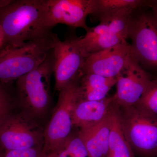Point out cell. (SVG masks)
Listing matches in <instances>:
<instances>
[{
    "mask_svg": "<svg viewBox=\"0 0 157 157\" xmlns=\"http://www.w3.org/2000/svg\"><path fill=\"white\" fill-rule=\"evenodd\" d=\"M47 9V0H11L0 9L4 45L18 47L51 33L46 25Z\"/></svg>",
    "mask_w": 157,
    "mask_h": 157,
    "instance_id": "cell-1",
    "label": "cell"
},
{
    "mask_svg": "<svg viewBox=\"0 0 157 157\" xmlns=\"http://www.w3.org/2000/svg\"><path fill=\"white\" fill-rule=\"evenodd\" d=\"M52 49L38 67L15 81L17 109L43 124L52 102V76L53 74Z\"/></svg>",
    "mask_w": 157,
    "mask_h": 157,
    "instance_id": "cell-2",
    "label": "cell"
},
{
    "mask_svg": "<svg viewBox=\"0 0 157 157\" xmlns=\"http://www.w3.org/2000/svg\"><path fill=\"white\" fill-rule=\"evenodd\" d=\"M56 34L14 47L4 45L0 49V82L13 83L39 67L53 49Z\"/></svg>",
    "mask_w": 157,
    "mask_h": 157,
    "instance_id": "cell-3",
    "label": "cell"
},
{
    "mask_svg": "<svg viewBox=\"0 0 157 157\" xmlns=\"http://www.w3.org/2000/svg\"><path fill=\"white\" fill-rule=\"evenodd\" d=\"M119 108L124 134L132 150L144 157L157 156V117L137 105Z\"/></svg>",
    "mask_w": 157,
    "mask_h": 157,
    "instance_id": "cell-4",
    "label": "cell"
},
{
    "mask_svg": "<svg viewBox=\"0 0 157 157\" xmlns=\"http://www.w3.org/2000/svg\"><path fill=\"white\" fill-rule=\"evenodd\" d=\"M80 76L59 91L56 107L44 128L43 151L45 154L56 150L71 135L73 111L79 100Z\"/></svg>",
    "mask_w": 157,
    "mask_h": 157,
    "instance_id": "cell-5",
    "label": "cell"
},
{
    "mask_svg": "<svg viewBox=\"0 0 157 157\" xmlns=\"http://www.w3.org/2000/svg\"><path fill=\"white\" fill-rule=\"evenodd\" d=\"M44 128L40 122L15 109L0 128V147L5 152L21 148L43 149Z\"/></svg>",
    "mask_w": 157,
    "mask_h": 157,
    "instance_id": "cell-6",
    "label": "cell"
},
{
    "mask_svg": "<svg viewBox=\"0 0 157 157\" xmlns=\"http://www.w3.org/2000/svg\"><path fill=\"white\" fill-rule=\"evenodd\" d=\"M128 38L132 53L141 67L157 71V21L152 12L132 15Z\"/></svg>",
    "mask_w": 157,
    "mask_h": 157,
    "instance_id": "cell-7",
    "label": "cell"
},
{
    "mask_svg": "<svg viewBox=\"0 0 157 157\" xmlns=\"http://www.w3.org/2000/svg\"><path fill=\"white\" fill-rule=\"evenodd\" d=\"M152 80L150 74L132 54L116 77L117 92L113 96V102L120 107L137 105Z\"/></svg>",
    "mask_w": 157,
    "mask_h": 157,
    "instance_id": "cell-8",
    "label": "cell"
},
{
    "mask_svg": "<svg viewBox=\"0 0 157 157\" xmlns=\"http://www.w3.org/2000/svg\"><path fill=\"white\" fill-rule=\"evenodd\" d=\"M52 53L55 90L59 92L80 75L86 57L77 38L62 41L57 35Z\"/></svg>",
    "mask_w": 157,
    "mask_h": 157,
    "instance_id": "cell-9",
    "label": "cell"
},
{
    "mask_svg": "<svg viewBox=\"0 0 157 157\" xmlns=\"http://www.w3.org/2000/svg\"><path fill=\"white\" fill-rule=\"evenodd\" d=\"M97 0H47L46 22L48 28L64 24L87 31V17L95 12Z\"/></svg>",
    "mask_w": 157,
    "mask_h": 157,
    "instance_id": "cell-10",
    "label": "cell"
},
{
    "mask_svg": "<svg viewBox=\"0 0 157 157\" xmlns=\"http://www.w3.org/2000/svg\"><path fill=\"white\" fill-rule=\"evenodd\" d=\"M132 54L131 44L124 41L87 56L80 74H94L107 78H116Z\"/></svg>",
    "mask_w": 157,
    "mask_h": 157,
    "instance_id": "cell-11",
    "label": "cell"
},
{
    "mask_svg": "<svg viewBox=\"0 0 157 157\" xmlns=\"http://www.w3.org/2000/svg\"><path fill=\"white\" fill-rule=\"evenodd\" d=\"M78 135L91 157H107L109 135L108 113L100 122L79 128Z\"/></svg>",
    "mask_w": 157,
    "mask_h": 157,
    "instance_id": "cell-12",
    "label": "cell"
},
{
    "mask_svg": "<svg viewBox=\"0 0 157 157\" xmlns=\"http://www.w3.org/2000/svg\"><path fill=\"white\" fill-rule=\"evenodd\" d=\"M135 9H125L109 11L98 16L100 23L89 28L84 37L90 38L101 35H117L128 38L129 24Z\"/></svg>",
    "mask_w": 157,
    "mask_h": 157,
    "instance_id": "cell-13",
    "label": "cell"
},
{
    "mask_svg": "<svg viewBox=\"0 0 157 157\" xmlns=\"http://www.w3.org/2000/svg\"><path fill=\"white\" fill-rule=\"evenodd\" d=\"M108 116L109 135L107 157H135L124 134L119 106L113 101L109 107Z\"/></svg>",
    "mask_w": 157,
    "mask_h": 157,
    "instance_id": "cell-14",
    "label": "cell"
},
{
    "mask_svg": "<svg viewBox=\"0 0 157 157\" xmlns=\"http://www.w3.org/2000/svg\"><path fill=\"white\" fill-rule=\"evenodd\" d=\"M113 101V97L100 101H78L73 111V126L80 128L102 120Z\"/></svg>",
    "mask_w": 157,
    "mask_h": 157,
    "instance_id": "cell-15",
    "label": "cell"
},
{
    "mask_svg": "<svg viewBox=\"0 0 157 157\" xmlns=\"http://www.w3.org/2000/svg\"><path fill=\"white\" fill-rule=\"evenodd\" d=\"M116 78H107L97 74L80 75L78 82V101L104 100L111 88L116 84Z\"/></svg>",
    "mask_w": 157,
    "mask_h": 157,
    "instance_id": "cell-16",
    "label": "cell"
},
{
    "mask_svg": "<svg viewBox=\"0 0 157 157\" xmlns=\"http://www.w3.org/2000/svg\"><path fill=\"white\" fill-rule=\"evenodd\" d=\"M119 35L101 34L96 36L77 38V42L86 58L93 54L111 48L126 41Z\"/></svg>",
    "mask_w": 157,
    "mask_h": 157,
    "instance_id": "cell-17",
    "label": "cell"
},
{
    "mask_svg": "<svg viewBox=\"0 0 157 157\" xmlns=\"http://www.w3.org/2000/svg\"><path fill=\"white\" fill-rule=\"evenodd\" d=\"M46 155L48 157H91L78 133L71 134L56 150Z\"/></svg>",
    "mask_w": 157,
    "mask_h": 157,
    "instance_id": "cell-18",
    "label": "cell"
},
{
    "mask_svg": "<svg viewBox=\"0 0 157 157\" xmlns=\"http://www.w3.org/2000/svg\"><path fill=\"white\" fill-rule=\"evenodd\" d=\"M155 1L143 0H97V9L93 14L101 15L104 13L125 9L136 10L151 7Z\"/></svg>",
    "mask_w": 157,
    "mask_h": 157,
    "instance_id": "cell-19",
    "label": "cell"
},
{
    "mask_svg": "<svg viewBox=\"0 0 157 157\" xmlns=\"http://www.w3.org/2000/svg\"><path fill=\"white\" fill-rule=\"evenodd\" d=\"M16 109L13 83L0 82V128Z\"/></svg>",
    "mask_w": 157,
    "mask_h": 157,
    "instance_id": "cell-20",
    "label": "cell"
},
{
    "mask_svg": "<svg viewBox=\"0 0 157 157\" xmlns=\"http://www.w3.org/2000/svg\"><path fill=\"white\" fill-rule=\"evenodd\" d=\"M136 105L157 117V78L152 79L148 89Z\"/></svg>",
    "mask_w": 157,
    "mask_h": 157,
    "instance_id": "cell-21",
    "label": "cell"
},
{
    "mask_svg": "<svg viewBox=\"0 0 157 157\" xmlns=\"http://www.w3.org/2000/svg\"><path fill=\"white\" fill-rule=\"evenodd\" d=\"M43 149L21 148L6 151L3 157H42Z\"/></svg>",
    "mask_w": 157,
    "mask_h": 157,
    "instance_id": "cell-22",
    "label": "cell"
},
{
    "mask_svg": "<svg viewBox=\"0 0 157 157\" xmlns=\"http://www.w3.org/2000/svg\"><path fill=\"white\" fill-rule=\"evenodd\" d=\"M150 8H151L152 12L157 21V1H155Z\"/></svg>",
    "mask_w": 157,
    "mask_h": 157,
    "instance_id": "cell-23",
    "label": "cell"
},
{
    "mask_svg": "<svg viewBox=\"0 0 157 157\" xmlns=\"http://www.w3.org/2000/svg\"><path fill=\"white\" fill-rule=\"evenodd\" d=\"M4 45V38L2 31L0 26V46L3 47Z\"/></svg>",
    "mask_w": 157,
    "mask_h": 157,
    "instance_id": "cell-24",
    "label": "cell"
},
{
    "mask_svg": "<svg viewBox=\"0 0 157 157\" xmlns=\"http://www.w3.org/2000/svg\"><path fill=\"white\" fill-rule=\"evenodd\" d=\"M11 0H0V9L8 5Z\"/></svg>",
    "mask_w": 157,
    "mask_h": 157,
    "instance_id": "cell-25",
    "label": "cell"
},
{
    "mask_svg": "<svg viewBox=\"0 0 157 157\" xmlns=\"http://www.w3.org/2000/svg\"><path fill=\"white\" fill-rule=\"evenodd\" d=\"M5 152V151L3 150L0 147V157H3Z\"/></svg>",
    "mask_w": 157,
    "mask_h": 157,
    "instance_id": "cell-26",
    "label": "cell"
},
{
    "mask_svg": "<svg viewBox=\"0 0 157 157\" xmlns=\"http://www.w3.org/2000/svg\"><path fill=\"white\" fill-rule=\"evenodd\" d=\"M44 153V152H43ZM42 157H48L47 156V155H46V154H45V153H43V155H42Z\"/></svg>",
    "mask_w": 157,
    "mask_h": 157,
    "instance_id": "cell-27",
    "label": "cell"
},
{
    "mask_svg": "<svg viewBox=\"0 0 157 157\" xmlns=\"http://www.w3.org/2000/svg\"><path fill=\"white\" fill-rule=\"evenodd\" d=\"M2 48V47H1V46H0V49H1Z\"/></svg>",
    "mask_w": 157,
    "mask_h": 157,
    "instance_id": "cell-28",
    "label": "cell"
}]
</instances>
